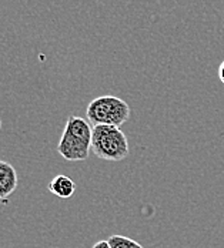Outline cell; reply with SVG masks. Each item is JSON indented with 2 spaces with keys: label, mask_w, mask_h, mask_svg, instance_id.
I'll use <instances>...</instances> for the list:
<instances>
[{
  "label": "cell",
  "mask_w": 224,
  "mask_h": 248,
  "mask_svg": "<svg viewBox=\"0 0 224 248\" xmlns=\"http://www.w3.org/2000/svg\"><path fill=\"white\" fill-rule=\"evenodd\" d=\"M92 137L93 127L89 120L70 116L60 137L57 151L67 161H84L92 151Z\"/></svg>",
  "instance_id": "cell-1"
},
{
  "label": "cell",
  "mask_w": 224,
  "mask_h": 248,
  "mask_svg": "<svg viewBox=\"0 0 224 248\" xmlns=\"http://www.w3.org/2000/svg\"><path fill=\"white\" fill-rule=\"evenodd\" d=\"M92 151L97 158L106 161H123L130 153L128 140L120 127L95 125Z\"/></svg>",
  "instance_id": "cell-2"
},
{
  "label": "cell",
  "mask_w": 224,
  "mask_h": 248,
  "mask_svg": "<svg viewBox=\"0 0 224 248\" xmlns=\"http://www.w3.org/2000/svg\"><path fill=\"white\" fill-rule=\"evenodd\" d=\"M86 116L89 123L95 125L120 127L130 119V106L116 96H99L87 106Z\"/></svg>",
  "instance_id": "cell-3"
},
{
  "label": "cell",
  "mask_w": 224,
  "mask_h": 248,
  "mask_svg": "<svg viewBox=\"0 0 224 248\" xmlns=\"http://www.w3.org/2000/svg\"><path fill=\"white\" fill-rule=\"evenodd\" d=\"M17 171L16 169L7 163L0 160V200L7 199L17 188Z\"/></svg>",
  "instance_id": "cell-4"
},
{
  "label": "cell",
  "mask_w": 224,
  "mask_h": 248,
  "mask_svg": "<svg viewBox=\"0 0 224 248\" xmlns=\"http://www.w3.org/2000/svg\"><path fill=\"white\" fill-rule=\"evenodd\" d=\"M49 191L56 197L63 200H69L76 193V183L64 174H57L48 186Z\"/></svg>",
  "instance_id": "cell-5"
},
{
  "label": "cell",
  "mask_w": 224,
  "mask_h": 248,
  "mask_svg": "<svg viewBox=\"0 0 224 248\" xmlns=\"http://www.w3.org/2000/svg\"><path fill=\"white\" fill-rule=\"evenodd\" d=\"M109 244L112 248H143V246L128 237H125V235H112L109 237Z\"/></svg>",
  "instance_id": "cell-6"
},
{
  "label": "cell",
  "mask_w": 224,
  "mask_h": 248,
  "mask_svg": "<svg viewBox=\"0 0 224 248\" xmlns=\"http://www.w3.org/2000/svg\"><path fill=\"white\" fill-rule=\"evenodd\" d=\"M93 248H112L110 247V244H109V241L107 240H101V241H97Z\"/></svg>",
  "instance_id": "cell-7"
},
{
  "label": "cell",
  "mask_w": 224,
  "mask_h": 248,
  "mask_svg": "<svg viewBox=\"0 0 224 248\" xmlns=\"http://www.w3.org/2000/svg\"><path fill=\"white\" fill-rule=\"evenodd\" d=\"M219 77H220L222 83L224 84V62H222V64H220V67H219Z\"/></svg>",
  "instance_id": "cell-8"
},
{
  "label": "cell",
  "mask_w": 224,
  "mask_h": 248,
  "mask_svg": "<svg viewBox=\"0 0 224 248\" xmlns=\"http://www.w3.org/2000/svg\"><path fill=\"white\" fill-rule=\"evenodd\" d=\"M0 130H1V119H0Z\"/></svg>",
  "instance_id": "cell-9"
}]
</instances>
